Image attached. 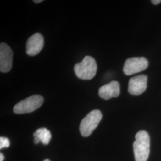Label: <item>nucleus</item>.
Returning a JSON list of instances; mask_svg holds the SVG:
<instances>
[{
	"label": "nucleus",
	"mask_w": 161,
	"mask_h": 161,
	"mask_svg": "<svg viewBox=\"0 0 161 161\" xmlns=\"http://www.w3.org/2000/svg\"><path fill=\"white\" fill-rule=\"evenodd\" d=\"M97 65L94 58L86 56L82 61L74 66L75 74L80 80H90L92 79L97 72Z\"/></svg>",
	"instance_id": "obj_2"
},
{
	"label": "nucleus",
	"mask_w": 161,
	"mask_h": 161,
	"mask_svg": "<svg viewBox=\"0 0 161 161\" xmlns=\"http://www.w3.org/2000/svg\"><path fill=\"white\" fill-rule=\"evenodd\" d=\"M153 4L155 5H157V4H159L161 3V0H152L151 1Z\"/></svg>",
	"instance_id": "obj_12"
},
{
	"label": "nucleus",
	"mask_w": 161,
	"mask_h": 161,
	"mask_svg": "<svg viewBox=\"0 0 161 161\" xmlns=\"http://www.w3.org/2000/svg\"><path fill=\"white\" fill-rule=\"evenodd\" d=\"M148 65L147 60L143 57L129 58L124 64L123 71L125 75H133L147 69Z\"/></svg>",
	"instance_id": "obj_5"
},
{
	"label": "nucleus",
	"mask_w": 161,
	"mask_h": 161,
	"mask_svg": "<svg viewBox=\"0 0 161 161\" xmlns=\"http://www.w3.org/2000/svg\"><path fill=\"white\" fill-rule=\"evenodd\" d=\"M44 40L42 35L36 33L30 36L26 42V53L31 56L37 55L43 48Z\"/></svg>",
	"instance_id": "obj_8"
},
{
	"label": "nucleus",
	"mask_w": 161,
	"mask_h": 161,
	"mask_svg": "<svg viewBox=\"0 0 161 161\" xmlns=\"http://www.w3.org/2000/svg\"><path fill=\"white\" fill-rule=\"evenodd\" d=\"M34 137L39 138L42 143L45 145L48 144L52 138L51 132L46 128H40L38 129L34 133Z\"/></svg>",
	"instance_id": "obj_10"
},
{
	"label": "nucleus",
	"mask_w": 161,
	"mask_h": 161,
	"mask_svg": "<svg viewBox=\"0 0 161 161\" xmlns=\"http://www.w3.org/2000/svg\"><path fill=\"white\" fill-rule=\"evenodd\" d=\"M44 161H50L49 159H46V160H44Z\"/></svg>",
	"instance_id": "obj_16"
},
{
	"label": "nucleus",
	"mask_w": 161,
	"mask_h": 161,
	"mask_svg": "<svg viewBox=\"0 0 161 161\" xmlns=\"http://www.w3.org/2000/svg\"><path fill=\"white\" fill-rule=\"evenodd\" d=\"M102 119V114L99 110L91 111L80 122V130L83 137L90 136L97 128Z\"/></svg>",
	"instance_id": "obj_3"
},
{
	"label": "nucleus",
	"mask_w": 161,
	"mask_h": 161,
	"mask_svg": "<svg viewBox=\"0 0 161 161\" xmlns=\"http://www.w3.org/2000/svg\"><path fill=\"white\" fill-rule=\"evenodd\" d=\"M10 140L8 138L4 137H0V149H2L3 148H7L10 146Z\"/></svg>",
	"instance_id": "obj_11"
},
{
	"label": "nucleus",
	"mask_w": 161,
	"mask_h": 161,
	"mask_svg": "<svg viewBox=\"0 0 161 161\" xmlns=\"http://www.w3.org/2000/svg\"><path fill=\"white\" fill-rule=\"evenodd\" d=\"M147 76L146 75L136 76L130 79L128 83V92L131 95H140L147 88Z\"/></svg>",
	"instance_id": "obj_7"
},
{
	"label": "nucleus",
	"mask_w": 161,
	"mask_h": 161,
	"mask_svg": "<svg viewBox=\"0 0 161 161\" xmlns=\"http://www.w3.org/2000/svg\"><path fill=\"white\" fill-rule=\"evenodd\" d=\"M13 52L12 49L4 42L0 44V71L3 73L8 72L12 68Z\"/></svg>",
	"instance_id": "obj_6"
},
{
	"label": "nucleus",
	"mask_w": 161,
	"mask_h": 161,
	"mask_svg": "<svg viewBox=\"0 0 161 161\" xmlns=\"http://www.w3.org/2000/svg\"><path fill=\"white\" fill-rule=\"evenodd\" d=\"M4 159V156L3 153H0V161H3Z\"/></svg>",
	"instance_id": "obj_14"
},
{
	"label": "nucleus",
	"mask_w": 161,
	"mask_h": 161,
	"mask_svg": "<svg viewBox=\"0 0 161 161\" xmlns=\"http://www.w3.org/2000/svg\"><path fill=\"white\" fill-rule=\"evenodd\" d=\"M42 0H39V1H34V2L35 3H39L42 2Z\"/></svg>",
	"instance_id": "obj_15"
},
{
	"label": "nucleus",
	"mask_w": 161,
	"mask_h": 161,
	"mask_svg": "<svg viewBox=\"0 0 161 161\" xmlns=\"http://www.w3.org/2000/svg\"><path fill=\"white\" fill-rule=\"evenodd\" d=\"M136 161H147L150 153V137L145 131H140L136 135L133 143Z\"/></svg>",
	"instance_id": "obj_1"
},
{
	"label": "nucleus",
	"mask_w": 161,
	"mask_h": 161,
	"mask_svg": "<svg viewBox=\"0 0 161 161\" xmlns=\"http://www.w3.org/2000/svg\"><path fill=\"white\" fill-rule=\"evenodd\" d=\"M44 102V98L40 95H33L17 103L13 108L14 113L23 114L31 113L40 108Z\"/></svg>",
	"instance_id": "obj_4"
},
{
	"label": "nucleus",
	"mask_w": 161,
	"mask_h": 161,
	"mask_svg": "<svg viewBox=\"0 0 161 161\" xmlns=\"http://www.w3.org/2000/svg\"><path fill=\"white\" fill-rule=\"evenodd\" d=\"M120 94V85L118 82L113 80L99 88L98 95L104 100L117 97Z\"/></svg>",
	"instance_id": "obj_9"
},
{
	"label": "nucleus",
	"mask_w": 161,
	"mask_h": 161,
	"mask_svg": "<svg viewBox=\"0 0 161 161\" xmlns=\"http://www.w3.org/2000/svg\"><path fill=\"white\" fill-rule=\"evenodd\" d=\"M40 142V139L37 137H34V143L35 144H38Z\"/></svg>",
	"instance_id": "obj_13"
}]
</instances>
